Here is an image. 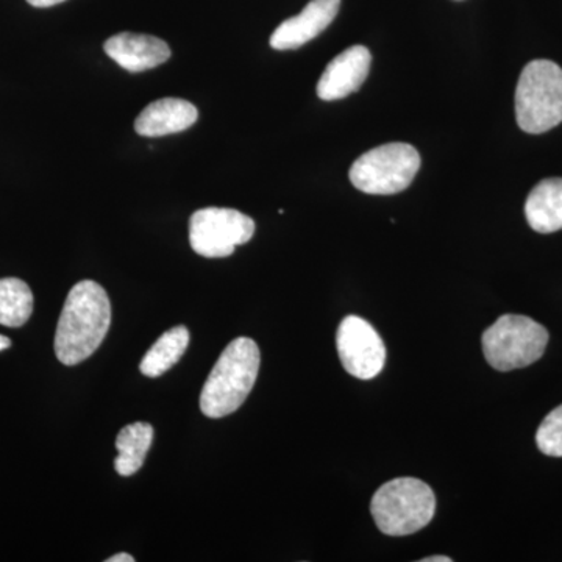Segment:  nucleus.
Masks as SVG:
<instances>
[{
    "label": "nucleus",
    "instance_id": "nucleus-1",
    "mask_svg": "<svg viewBox=\"0 0 562 562\" xmlns=\"http://www.w3.org/2000/svg\"><path fill=\"white\" fill-rule=\"evenodd\" d=\"M111 325V303L101 284L79 281L66 297L55 333V355L65 366L88 360L101 347Z\"/></svg>",
    "mask_w": 562,
    "mask_h": 562
},
{
    "label": "nucleus",
    "instance_id": "nucleus-2",
    "mask_svg": "<svg viewBox=\"0 0 562 562\" xmlns=\"http://www.w3.org/2000/svg\"><path fill=\"white\" fill-rule=\"evenodd\" d=\"M260 364V349L254 339L238 338L228 344L203 384L202 413L221 419L238 412L254 390Z\"/></svg>",
    "mask_w": 562,
    "mask_h": 562
},
{
    "label": "nucleus",
    "instance_id": "nucleus-3",
    "mask_svg": "<svg viewBox=\"0 0 562 562\" xmlns=\"http://www.w3.org/2000/svg\"><path fill=\"white\" fill-rule=\"evenodd\" d=\"M371 513L384 535H414L435 517V492L427 483L409 476L391 480L373 494Z\"/></svg>",
    "mask_w": 562,
    "mask_h": 562
},
{
    "label": "nucleus",
    "instance_id": "nucleus-4",
    "mask_svg": "<svg viewBox=\"0 0 562 562\" xmlns=\"http://www.w3.org/2000/svg\"><path fill=\"white\" fill-rule=\"evenodd\" d=\"M517 124L524 132L539 135L562 122V69L557 63H528L516 90Z\"/></svg>",
    "mask_w": 562,
    "mask_h": 562
},
{
    "label": "nucleus",
    "instance_id": "nucleus-5",
    "mask_svg": "<svg viewBox=\"0 0 562 562\" xmlns=\"http://www.w3.org/2000/svg\"><path fill=\"white\" fill-rule=\"evenodd\" d=\"M549 331L531 317L505 314L483 333L484 358L501 372L527 368L542 358Z\"/></svg>",
    "mask_w": 562,
    "mask_h": 562
},
{
    "label": "nucleus",
    "instance_id": "nucleus-6",
    "mask_svg": "<svg viewBox=\"0 0 562 562\" xmlns=\"http://www.w3.org/2000/svg\"><path fill=\"white\" fill-rule=\"evenodd\" d=\"M420 168L412 144L390 143L362 154L350 168V181L366 194L391 195L405 191Z\"/></svg>",
    "mask_w": 562,
    "mask_h": 562
},
{
    "label": "nucleus",
    "instance_id": "nucleus-7",
    "mask_svg": "<svg viewBox=\"0 0 562 562\" xmlns=\"http://www.w3.org/2000/svg\"><path fill=\"white\" fill-rule=\"evenodd\" d=\"M255 222L241 211L203 209L190 220V243L195 254L205 258L231 257L236 247L254 238Z\"/></svg>",
    "mask_w": 562,
    "mask_h": 562
},
{
    "label": "nucleus",
    "instance_id": "nucleus-8",
    "mask_svg": "<svg viewBox=\"0 0 562 562\" xmlns=\"http://www.w3.org/2000/svg\"><path fill=\"white\" fill-rule=\"evenodd\" d=\"M336 347L344 369L355 379L372 380L383 371L386 347L368 321L347 316L336 333Z\"/></svg>",
    "mask_w": 562,
    "mask_h": 562
},
{
    "label": "nucleus",
    "instance_id": "nucleus-9",
    "mask_svg": "<svg viewBox=\"0 0 562 562\" xmlns=\"http://www.w3.org/2000/svg\"><path fill=\"white\" fill-rule=\"evenodd\" d=\"M372 54L368 47L353 46L328 63L319 83L317 95L325 102L341 101L360 90L371 70Z\"/></svg>",
    "mask_w": 562,
    "mask_h": 562
},
{
    "label": "nucleus",
    "instance_id": "nucleus-10",
    "mask_svg": "<svg viewBox=\"0 0 562 562\" xmlns=\"http://www.w3.org/2000/svg\"><path fill=\"white\" fill-rule=\"evenodd\" d=\"M341 0H312L302 13L281 22L271 36L276 50H294L317 38L338 16Z\"/></svg>",
    "mask_w": 562,
    "mask_h": 562
},
{
    "label": "nucleus",
    "instance_id": "nucleus-11",
    "mask_svg": "<svg viewBox=\"0 0 562 562\" xmlns=\"http://www.w3.org/2000/svg\"><path fill=\"white\" fill-rule=\"evenodd\" d=\"M111 60L128 72H144L157 68L171 58V49L165 41L140 33H117L103 44Z\"/></svg>",
    "mask_w": 562,
    "mask_h": 562
},
{
    "label": "nucleus",
    "instance_id": "nucleus-12",
    "mask_svg": "<svg viewBox=\"0 0 562 562\" xmlns=\"http://www.w3.org/2000/svg\"><path fill=\"white\" fill-rule=\"evenodd\" d=\"M199 111L183 99H160L149 103L135 121V131L146 138L188 131L198 121Z\"/></svg>",
    "mask_w": 562,
    "mask_h": 562
},
{
    "label": "nucleus",
    "instance_id": "nucleus-13",
    "mask_svg": "<svg viewBox=\"0 0 562 562\" xmlns=\"http://www.w3.org/2000/svg\"><path fill=\"white\" fill-rule=\"evenodd\" d=\"M525 216L532 231H562V179H546L536 184L525 203Z\"/></svg>",
    "mask_w": 562,
    "mask_h": 562
},
{
    "label": "nucleus",
    "instance_id": "nucleus-14",
    "mask_svg": "<svg viewBox=\"0 0 562 562\" xmlns=\"http://www.w3.org/2000/svg\"><path fill=\"white\" fill-rule=\"evenodd\" d=\"M154 441V428L147 422H135L122 428L116 439L114 469L122 476H132L143 468Z\"/></svg>",
    "mask_w": 562,
    "mask_h": 562
},
{
    "label": "nucleus",
    "instance_id": "nucleus-15",
    "mask_svg": "<svg viewBox=\"0 0 562 562\" xmlns=\"http://www.w3.org/2000/svg\"><path fill=\"white\" fill-rule=\"evenodd\" d=\"M188 344H190V331L183 325L166 331L140 361V373L149 379L161 376L181 360L188 349Z\"/></svg>",
    "mask_w": 562,
    "mask_h": 562
},
{
    "label": "nucleus",
    "instance_id": "nucleus-16",
    "mask_svg": "<svg viewBox=\"0 0 562 562\" xmlns=\"http://www.w3.org/2000/svg\"><path fill=\"white\" fill-rule=\"evenodd\" d=\"M33 292L21 279H0V325L20 328L33 313Z\"/></svg>",
    "mask_w": 562,
    "mask_h": 562
},
{
    "label": "nucleus",
    "instance_id": "nucleus-17",
    "mask_svg": "<svg viewBox=\"0 0 562 562\" xmlns=\"http://www.w3.org/2000/svg\"><path fill=\"white\" fill-rule=\"evenodd\" d=\"M536 443L547 457L562 458V405L542 420L536 432Z\"/></svg>",
    "mask_w": 562,
    "mask_h": 562
},
{
    "label": "nucleus",
    "instance_id": "nucleus-18",
    "mask_svg": "<svg viewBox=\"0 0 562 562\" xmlns=\"http://www.w3.org/2000/svg\"><path fill=\"white\" fill-rule=\"evenodd\" d=\"M32 7L36 9H47V7L58 5V3L65 2V0H27Z\"/></svg>",
    "mask_w": 562,
    "mask_h": 562
},
{
    "label": "nucleus",
    "instance_id": "nucleus-19",
    "mask_svg": "<svg viewBox=\"0 0 562 562\" xmlns=\"http://www.w3.org/2000/svg\"><path fill=\"white\" fill-rule=\"evenodd\" d=\"M106 562H135V558H133L132 554L128 553H120L109 558Z\"/></svg>",
    "mask_w": 562,
    "mask_h": 562
},
{
    "label": "nucleus",
    "instance_id": "nucleus-20",
    "mask_svg": "<svg viewBox=\"0 0 562 562\" xmlns=\"http://www.w3.org/2000/svg\"><path fill=\"white\" fill-rule=\"evenodd\" d=\"M452 558L449 557H428L420 560V562H452Z\"/></svg>",
    "mask_w": 562,
    "mask_h": 562
},
{
    "label": "nucleus",
    "instance_id": "nucleus-21",
    "mask_svg": "<svg viewBox=\"0 0 562 562\" xmlns=\"http://www.w3.org/2000/svg\"><path fill=\"white\" fill-rule=\"evenodd\" d=\"M10 346H11L10 339L7 338V336L0 335V350L9 349Z\"/></svg>",
    "mask_w": 562,
    "mask_h": 562
}]
</instances>
